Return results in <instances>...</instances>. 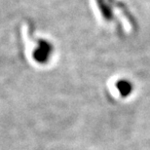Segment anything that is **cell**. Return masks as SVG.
Returning <instances> with one entry per match:
<instances>
[{
    "label": "cell",
    "instance_id": "cell-1",
    "mask_svg": "<svg viewBox=\"0 0 150 150\" xmlns=\"http://www.w3.org/2000/svg\"><path fill=\"white\" fill-rule=\"evenodd\" d=\"M50 51H51V47L47 42L44 41L40 42V46L38 47V49L34 53L35 59L38 62H45L48 59V57H49Z\"/></svg>",
    "mask_w": 150,
    "mask_h": 150
},
{
    "label": "cell",
    "instance_id": "cell-2",
    "mask_svg": "<svg viewBox=\"0 0 150 150\" xmlns=\"http://www.w3.org/2000/svg\"><path fill=\"white\" fill-rule=\"evenodd\" d=\"M117 89L119 90L120 94H121L123 97H127L131 94L132 90H133V86L132 84L127 80H120L118 83L116 84Z\"/></svg>",
    "mask_w": 150,
    "mask_h": 150
},
{
    "label": "cell",
    "instance_id": "cell-3",
    "mask_svg": "<svg viewBox=\"0 0 150 150\" xmlns=\"http://www.w3.org/2000/svg\"><path fill=\"white\" fill-rule=\"evenodd\" d=\"M98 7H100V10L101 11V13L104 16V18L107 20H111L112 19V12L111 10L107 7V6L104 4L103 1H101V0H98Z\"/></svg>",
    "mask_w": 150,
    "mask_h": 150
}]
</instances>
